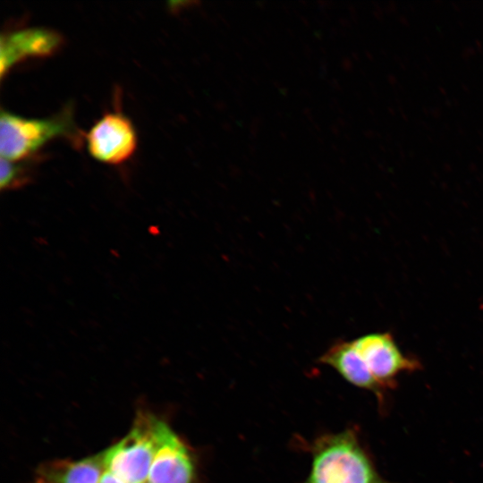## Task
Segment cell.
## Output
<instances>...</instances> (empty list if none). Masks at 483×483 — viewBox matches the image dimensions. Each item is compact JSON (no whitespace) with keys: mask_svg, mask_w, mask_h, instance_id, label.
Returning <instances> with one entry per match:
<instances>
[{"mask_svg":"<svg viewBox=\"0 0 483 483\" xmlns=\"http://www.w3.org/2000/svg\"><path fill=\"white\" fill-rule=\"evenodd\" d=\"M310 452L311 467L303 483H389L352 428L318 437Z\"/></svg>","mask_w":483,"mask_h":483,"instance_id":"6da1fadb","label":"cell"},{"mask_svg":"<svg viewBox=\"0 0 483 483\" xmlns=\"http://www.w3.org/2000/svg\"><path fill=\"white\" fill-rule=\"evenodd\" d=\"M0 114V156L9 161L28 159L55 138L78 137L71 107L47 118H26L4 109Z\"/></svg>","mask_w":483,"mask_h":483,"instance_id":"7a4b0ae2","label":"cell"},{"mask_svg":"<svg viewBox=\"0 0 483 483\" xmlns=\"http://www.w3.org/2000/svg\"><path fill=\"white\" fill-rule=\"evenodd\" d=\"M163 422L151 415H140L129 434L104 453L106 470L125 483L146 481Z\"/></svg>","mask_w":483,"mask_h":483,"instance_id":"3957f363","label":"cell"},{"mask_svg":"<svg viewBox=\"0 0 483 483\" xmlns=\"http://www.w3.org/2000/svg\"><path fill=\"white\" fill-rule=\"evenodd\" d=\"M370 374L386 393L397 377L420 369V363L402 353L389 333H370L352 341Z\"/></svg>","mask_w":483,"mask_h":483,"instance_id":"277c9868","label":"cell"},{"mask_svg":"<svg viewBox=\"0 0 483 483\" xmlns=\"http://www.w3.org/2000/svg\"><path fill=\"white\" fill-rule=\"evenodd\" d=\"M86 148L96 160L107 165L127 161L137 148L131 120L119 111L106 113L85 134Z\"/></svg>","mask_w":483,"mask_h":483,"instance_id":"5b68a950","label":"cell"},{"mask_svg":"<svg viewBox=\"0 0 483 483\" xmlns=\"http://www.w3.org/2000/svg\"><path fill=\"white\" fill-rule=\"evenodd\" d=\"M192 455L182 439L163 422L159 445L154 457L148 483H194Z\"/></svg>","mask_w":483,"mask_h":483,"instance_id":"8992f818","label":"cell"},{"mask_svg":"<svg viewBox=\"0 0 483 483\" xmlns=\"http://www.w3.org/2000/svg\"><path fill=\"white\" fill-rule=\"evenodd\" d=\"M62 43L61 35L44 28L21 29L3 34L0 40L1 79L21 61L54 55Z\"/></svg>","mask_w":483,"mask_h":483,"instance_id":"52a82bcc","label":"cell"},{"mask_svg":"<svg viewBox=\"0 0 483 483\" xmlns=\"http://www.w3.org/2000/svg\"><path fill=\"white\" fill-rule=\"evenodd\" d=\"M319 361L333 368L352 386L374 394L380 405L384 403L386 392L374 379L352 341L335 343L322 354Z\"/></svg>","mask_w":483,"mask_h":483,"instance_id":"ba28073f","label":"cell"},{"mask_svg":"<svg viewBox=\"0 0 483 483\" xmlns=\"http://www.w3.org/2000/svg\"><path fill=\"white\" fill-rule=\"evenodd\" d=\"M106 471L104 453L80 461H55L38 472L45 483H99Z\"/></svg>","mask_w":483,"mask_h":483,"instance_id":"9c48e42d","label":"cell"},{"mask_svg":"<svg viewBox=\"0 0 483 483\" xmlns=\"http://www.w3.org/2000/svg\"><path fill=\"white\" fill-rule=\"evenodd\" d=\"M25 160L9 161L1 158L0 188L2 191L18 190L31 182L33 178L32 165H30L29 161L24 162Z\"/></svg>","mask_w":483,"mask_h":483,"instance_id":"30bf717a","label":"cell"},{"mask_svg":"<svg viewBox=\"0 0 483 483\" xmlns=\"http://www.w3.org/2000/svg\"><path fill=\"white\" fill-rule=\"evenodd\" d=\"M99 483H125L113 473L106 470Z\"/></svg>","mask_w":483,"mask_h":483,"instance_id":"8fae6325","label":"cell"}]
</instances>
